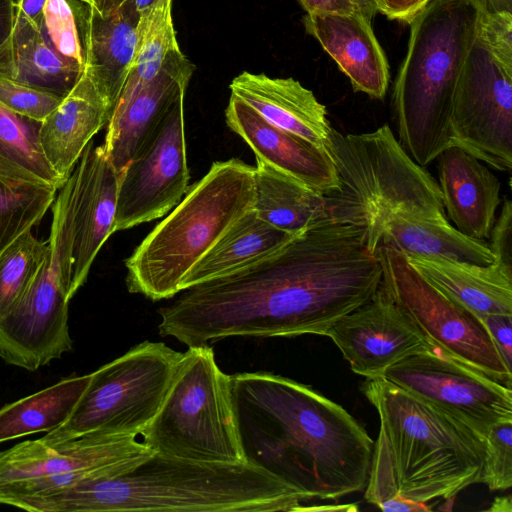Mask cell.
Wrapping results in <instances>:
<instances>
[{
    "label": "cell",
    "mask_w": 512,
    "mask_h": 512,
    "mask_svg": "<svg viewBox=\"0 0 512 512\" xmlns=\"http://www.w3.org/2000/svg\"><path fill=\"white\" fill-rule=\"evenodd\" d=\"M431 0H376L378 13L409 24Z\"/></svg>",
    "instance_id": "obj_39"
},
{
    "label": "cell",
    "mask_w": 512,
    "mask_h": 512,
    "mask_svg": "<svg viewBox=\"0 0 512 512\" xmlns=\"http://www.w3.org/2000/svg\"><path fill=\"white\" fill-rule=\"evenodd\" d=\"M57 191L53 187L0 179V254L42 220Z\"/></svg>",
    "instance_id": "obj_32"
},
{
    "label": "cell",
    "mask_w": 512,
    "mask_h": 512,
    "mask_svg": "<svg viewBox=\"0 0 512 512\" xmlns=\"http://www.w3.org/2000/svg\"><path fill=\"white\" fill-rule=\"evenodd\" d=\"M304 496L245 462L192 460L154 452L118 476H86L57 490L21 499L32 512L297 511Z\"/></svg>",
    "instance_id": "obj_3"
},
{
    "label": "cell",
    "mask_w": 512,
    "mask_h": 512,
    "mask_svg": "<svg viewBox=\"0 0 512 512\" xmlns=\"http://www.w3.org/2000/svg\"><path fill=\"white\" fill-rule=\"evenodd\" d=\"M183 352L144 341L91 373L66 422L38 440L55 445L92 432L141 435L159 411Z\"/></svg>",
    "instance_id": "obj_10"
},
{
    "label": "cell",
    "mask_w": 512,
    "mask_h": 512,
    "mask_svg": "<svg viewBox=\"0 0 512 512\" xmlns=\"http://www.w3.org/2000/svg\"><path fill=\"white\" fill-rule=\"evenodd\" d=\"M382 378L450 414L483 438L492 425L512 421L511 387L436 349L403 359Z\"/></svg>",
    "instance_id": "obj_14"
},
{
    "label": "cell",
    "mask_w": 512,
    "mask_h": 512,
    "mask_svg": "<svg viewBox=\"0 0 512 512\" xmlns=\"http://www.w3.org/2000/svg\"><path fill=\"white\" fill-rule=\"evenodd\" d=\"M62 99L0 74V104L16 114L42 122Z\"/></svg>",
    "instance_id": "obj_36"
},
{
    "label": "cell",
    "mask_w": 512,
    "mask_h": 512,
    "mask_svg": "<svg viewBox=\"0 0 512 512\" xmlns=\"http://www.w3.org/2000/svg\"><path fill=\"white\" fill-rule=\"evenodd\" d=\"M489 238L494 257L512 265V202L509 199L504 201Z\"/></svg>",
    "instance_id": "obj_37"
},
{
    "label": "cell",
    "mask_w": 512,
    "mask_h": 512,
    "mask_svg": "<svg viewBox=\"0 0 512 512\" xmlns=\"http://www.w3.org/2000/svg\"><path fill=\"white\" fill-rule=\"evenodd\" d=\"M154 452L208 461L245 462L233 410L230 375L208 345L183 352L156 416L141 434Z\"/></svg>",
    "instance_id": "obj_8"
},
{
    "label": "cell",
    "mask_w": 512,
    "mask_h": 512,
    "mask_svg": "<svg viewBox=\"0 0 512 512\" xmlns=\"http://www.w3.org/2000/svg\"><path fill=\"white\" fill-rule=\"evenodd\" d=\"M253 210L268 224L299 235L328 218L324 195L256 158Z\"/></svg>",
    "instance_id": "obj_28"
},
{
    "label": "cell",
    "mask_w": 512,
    "mask_h": 512,
    "mask_svg": "<svg viewBox=\"0 0 512 512\" xmlns=\"http://www.w3.org/2000/svg\"><path fill=\"white\" fill-rule=\"evenodd\" d=\"M436 159L437 183L448 218L470 238H489L501 202L498 178L457 146L445 149Z\"/></svg>",
    "instance_id": "obj_22"
},
{
    "label": "cell",
    "mask_w": 512,
    "mask_h": 512,
    "mask_svg": "<svg viewBox=\"0 0 512 512\" xmlns=\"http://www.w3.org/2000/svg\"><path fill=\"white\" fill-rule=\"evenodd\" d=\"M154 451L135 435L92 432L55 445L37 440L0 451V504L60 489L90 476H118Z\"/></svg>",
    "instance_id": "obj_12"
},
{
    "label": "cell",
    "mask_w": 512,
    "mask_h": 512,
    "mask_svg": "<svg viewBox=\"0 0 512 512\" xmlns=\"http://www.w3.org/2000/svg\"><path fill=\"white\" fill-rule=\"evenodd\" d=\"M127 0H95L93 7L101 15H109L116 11Z\"/></svg>",
    "instance_id": "obj_43"
},
{
    "label": "cell",
    "mask_w": 512,
    "mask_h": 512,
    "mask_svg": "<svg viewBox=\"0 0 512 512\" xmlns=\"http://www.w3.org/2000/svg\"><path fill=\"white\" fill-rule=\"evenodd\" d=\"M452 145L501 172L512 169V13L486 10L457 82Z\"/></svg>",
    "instance_id": "obj_9"
},
{
    "label": "cell",
    "mask_w": 512,
    "mask_h": 512,
    "mask_svg": "<svg viewBox=\"0 0 512 512\" xmlns=\"http://www.w3.org/2000/svg\"><path fill=\"white\" fill-rule=\"evenodd\" d=\"M156 1L157 0H133V4L138 14H141L150 8Z\"/></svg>",
    "instance_id": "obj_47"
},
{
    "label": "cell",
    "mask_w": 512,
    "mask_h": 512,
    "mask_svg": "<svg viewBox=\"0 0 512 512\" xmlns=\"http://www.w3.org/2000/svg\"><path fill=\"white\" fill-rule=\"evenodd\" d=\"M361 14L372 21L373 17L378 13L376 0H354Z\"/></svg>",
    "instance_id": "obj_44"
},
{
    "label": "cell",
    "mask_w": 512,
    "mask_h": 512,
    "mask_svg": "<svg viewBox=\"0 0 512 512\" xmlns=\"http://www.w3.org/2000/svg\"><path fill=\"white\" fill-rule=\"evenodd\" d=\"M503 504L511 505V497H500L495 498L494 502L492 503V506L489 508L490 511H504V512H510L511 510L507 508L506 506H503Z\"/></svg>",
    "instance_id": "obj_46"
},
{
    "label": "cell",
    "mask_w": 512,
    "mask_h": 512,
    "mask_svg": "<svg viewBox=\"0 0 512 512\" xmlns=\"http://www.w3.org/2000/svg\"><path fill=\"white\" fill-rule=\"evenodd\" d=\"M361 391L380 420L372 459L389 470L404 498L424 504L452 502L465 488L480 483L482 436L383 378H366Z\"/></svg>",
    "instance_id": "obj_4"
},
{
    "label": "cell",
    "mask_w": 512,
    "mask_h": 512,
    "mask_svg": "<svg viewBox=\"0 0 512 512\" xmlns=\"http://www.w3.org/2000/svg\"><path fill=\"white\" fill-rule=\"evenodd\" d=\"M70 3L78 26L84 69L113 112L134 59L139 14L133 0L105 16L80 0Z\"/></svg>",
    "instance_id": "obj_18"
},
{
    "label": "cell",
    "mask_w": 512,
    "mask_h": 512,
    "mask_svg": "<svg viewBox=\"0 0 512 512\" xmlns=\"http://www.w3.org/2000/svg\"><path fill=\"white\" fill-rule=\"evenodd\" d=\"M48 253V241L37 239L30 230L0 254V323L23 298Z\"/></svg>",
    "instance_id": "obj_33"
},
{
    "label": "cell",
    "mask_w": 512,
    "mask_h": 512,
    "mask_svg": "<svg viewBox=\"0 0 512 512\" xmlns=\"http://www.w3.org/2000/svg\"><path fill=\"white\" fill-rule=\"evenodd\" d=\"M195 69L181 50L171 53L152 80L128 101L115 106L102 145L118 173L134 158L174 101L185 94Z\"/></svg>",
    "instance_id": "obj_17"
},
{
    "label": "cell",
    "mask_w": 512,
    "mask_h": 512,
    "mask_svg": "<svg viewBox=\"0 0 512 512\" xmlns=\"http://www.w3.org/2000/svg\"><path fill=\"white\" fill-rule=\"evenodd\" d=\"M381 282L364 229L326 218L263 261L180 292L158 310V329L188 347L234 336H324Z\"/></svg>",
    "instance_id": "obj_1"
},
{
    "label": "cell",
    "mask_w": 512,
    "mask_h": 512,
    "mask_svg": "<svg viewBox=\"0 0 512 512\" xmlns=\"http://www.w3.org/2000/svg\"><path fill=\"white\" fill-rule=\"evenodd\" d=\"M297 236L268 224L252 209L191 269L181 283V292L255 265Z\"/></svg>",
    "instance_id": "obj_26"
},
{
    "label": "cell",
    "mask_w": 512,
    "mask_h": 512,
    "mask_svg": "<svg viewBox=\"0 0 512 512\" xmlns=\"http://www.w3.org/2000/svg\"><path fill=\"white\" fill-rule=\"evenodd\" d=\"M244 459L301 493L336 500L366 487L374 441L341 405L268 372L230 375Z\"/></svg>",
    "instance_id": "obj_2"
},
{
    "label": "cell",
    "mask_w": 512,
    "mask_h": 512,
    "mask_svg": "<svg viewBox=\"0 0 512 512\" xmlns=\"http://www.w3.org/2000/svg\"><path fill=\"white\" fill-rule=\"evenodd\" d=\"M486 325L503 361L512 364V315L490 314L480 318Z\"/></svg>",
    "instance_id": "obj_38"
},
{
    "label": "cell",
    "mask_w": 512,
    "mask_h": 512,
    "mask_svg": "<svg viewBox=\"0 0 512 512\" xmlns=\"http://www.w3.org/2000/svg\"><path fill=\"white\" fill-rule=\"evenodd\" d=\"M91 374L70 376L0 409V443L49 432L67 421Z\"/></svg>",
    "instance_id": "obj_29"
},
{
    "label": "cell",
    "mask_w": 512,
    "mask_h": 512,
    "mask_svg": "<svg viewBox=\"0 0 512 512\" xmlns=\"http://www.w3.org/2000/svg\"><path fill=\"white\" fill-rule=\"evenodd\" d=\"M405 257L430 283L479 318L490 314L512 315L511 264L497 258L489 265H478L441 258Z\"/></svg>",
    "instance_id": "obj_25"
},
{
    "label": "cell",
    "mask_w": 512,
    "mask_h": 512,
    "mask_svg": "<svg viewBox=\"0 0 512 512\" xmlns=\"http://www.w3.org/2000/svg\"><path fill=\"white\" fill-rule=\"evenodd\" d=\"M484 2L488 11L512 13V0H484Z\"/></svg>",
    "instance_id": "obj_45"
},
{
    "label": "cell",
    "mask_w": 512,
    "mask_h": 512,
    "mask_svg": "<svg viewBox=\"0 0 512 512\" xmlns=\"http://www.w3.org/2000/svg\"><path fill=\"white\" fill-rule=\"evenodd\" d=\"M303 25L348 77L352 88L374 99L387 93V57L371 21L361 13H306Z\"/></svg>",
    "instance_id": "obj_20"
},
{
    "label": "cell",
    "mask_w": 512,
    "mask_h": 512,
    "mask_svg": "<svg viewBox=\"0 0 512 512\" xmlns=\"http://www.w3.org/2000/svg\"><path fill=\"white\" fill-rule=\"evenodd\" d=\"M480 483L491 491L511 488L512 421L494 424L486 432Z\"/></svg>",
    "instance_id": "obj_34"
},
{
    "label": "cell",
    "mask_w": 512,
    "mask_h": 512,
    "mask_svg": "<svg viewBox=\"0 0 512 512\" xmlns=\"http://www.w3.org/2000/svg\"><path fill=\"white\" fill-rule=\"evenodd\" d=\"M16 9L37 24L43 23V10L46 0H16Z\"/></svg>",
    "instance_id": "obj_42"
},
{
    "label": "cell",
    "mask_w": 512,
    "mask_h": 512,
    "mask_svg": "<svg viewBox=\"0 0 512 512\" xmlns=\"http://www.w3.org/2000/svg\"><path fill=\"white\" fill-rule=\"evenodd\" d=\"M380 245L408 257L441 258L478 265H489L495 259L486 242L464 235L448 219L390 215L383 225Z\"/></svg>",
    "instance_id": "obj_27"
},
{
    "label": "cell",
    "mask_w": 512,
    "mask_h": 512,
    "mask_svg": "<svg viewBox=\"0 0 512 512\" xmlns=\"http://www.w3.org/2000/svg\"><path fill=\"white\" fill-rule=\"evenodd\" d=\"M324 336L335 343L354 373L368 379L382 378L392 365L434 349L381 285L368 301L333 323Z\"/></svg>",
    "instance_id": "obj_15"
},
{
    "label": "cell",
    "mask_w": 512,
    "mask_h": 512,
    "mask_svg": "<svg viewBox=\"0 0 512 512\" xmlns=\"http://www.w3.org/2000/svg\"><path fill=\"white\" fill-rule=\"evenodd\" d=\"M327 151L338 182L323 194L327 216L364 229L373 253L390 215L447 219L437 181L408 154L388 125L361 134L332 128Z\"/></svg>",
    "instance_id": "obj_7"
},
{
    "label": "cell",
    "mask_w": 512,
    "mask_h": 512,
    "mask_svg": "<svg viewBox=\"0 0 512 512\" xmlns=\"http://www.w3.org/2000/svg\"><path fill=\"white\" fill-rule=\"evenodd\" d=\"M43 21L55 48L84 66L78 26L70 0H46Z\"/></svg>",
    "instance_id": "obj_35"
},
{
    "label": "cell",
    "mask_w": 512,
    "mask_h": 512,
    "mask_svg": "<svg viewBox=\"0 0 512 512\" xmlns=\"http://www.w3.org/2000/svg\"><path fill=\"white\" fill-rule=\"evenodd\" d=\"M112 111L88 72H83L60 104L41 122L39 141L53 170L66 180L81 154Z\"/></svg>",
    "instance_id": "obj_23"
},
{
    "label": "cell",
    "mask_w": 512,
    "mask_h": 512,
    "mask_svg": "<svg viewBox=\"0 0 512 512\" xmlns=\"http://www.w3.org/2000/svg\"><path fill=\"white\" fill-rule=\"evenodd\" d=\"M225 120L256 158L322 194L337 187L335 166L327 150L271 125L235 95L230 96Z\"/></svg>",
    "instance_id": "obj_19"
},
{
    "label": "cell",
    "mask_w": 512,
    "mask_h": 512,
    "mask_svg": "<svg viewBox=\"0 0 512 512\" xmlns=\"http://www.w3.org/2000/svg\"><path fill=\"white\" fill-rule=\"evenodd\" d=\"M254 175L240 159L214 162L125 260L129 292L153 301L180 293L191 269L253 209Z\"/></svg>",
    "instance_id": "obj_6"
},
{
    "label": "cell",
    "mask_w": 512,
    "mask_h": 512,
    "mask_svg": "<svg viewBox=\"0 0 512 512\" xmlns=\"http://www.w3.org/2000/svg\"><path fill=\"white\" fill-rule=\"evenodd\" d=\"M83 69V65L55 48L44 22L37 24L16 9L12 34L0 48L1 75L64 97Z\"/></svg>",
    "instance_id": "obj_24"
},
{
    "label": "cell",
    "mask_w": 512,
    "mask_h": 512,
    "mask_svg": "<svg viewBox=\"0 0 512 512\" xmlns=\"http://www.w3.org/2000/svg\"><path fill=\"white\" fill-rule=\"evenodd\" d=\"M80 1H82V2H84V3H86V4H88V5L93 6V5H94V1H95V0H80Z\"/></svg>",
    "instance_id": "obj_48"
},
{
    "label": "cell",
    "mask_w": 512,
    "mask_h": 512,
    "mask_svg": "<svg viewBox=\"0 0 512 512\" xmlns=\"http://www.w3.org/2000/svg\"><path fill=\"white\" fill-rule=\"evenodd\" d=\"M41 122L0 104V179L60 189L64 182L47 161L39 141Z\"/></svg>",
    "instance_id": "obj_30"
},
{
    "label": "cell",
    "mask_w": 512,
    "mask_h": 512,
    "mask_svg": "<svg viewBox=\"0 0 512 512\" xmlns=\"http://www.w3.org/2000/svg\"><path fill=\"white\" fill-rule=\"evenodd\" d=\"M16 0H0V48L10 38L16 17Z\"/></svg>",
    "instance_id": "obj_41"
},
{
    "label": "cell",
    "mask_w": 512,
    "mask_h": 512,
    "mask_svg": "<svg viewBox=\"0 0 512 512\" xmlns=\"http://www.w3.org/2000/svg\"><path fill=\"white\" fill-rule=\"evenodd\" d=\"M487 10L484 0H431L409 23L394 83L398 141L422 167L453 146L450 117L459 75Z\"/></svg>",
    "instance_id": "obj_5"
},
{
    "label": "cell",
    "mask_w": 512,
    "mask_h": 512,
    "mask_svg": "<svg viewBox=\"0 0 512 512\" xmlns=\"http://www.w3.org/2000/svg\"><path fill=\"white\" fill-rule=\"evenodd\" d=\"M230 90L271 125L327 150L332 127L326 107L299 81L243 71Z\"/></svg>",
    "instance_id": "obj_21"
},
{
    "label": "cell",
    "mask_w": 512,
    "mask_h": 512,
    "mask_svg": "<svg viewBox=\"0 0 512 512\" xmlns=\"http://www.w3.org/2000/svg\"><path fill=\"white\" fill-rule=\"evenodd\" d=\"M172 3L173 0H157L139 14L135 55L117 104L128 101L159 73L168 55L181 50L173 25Z\"/></svg>",
    "instance_id": "obj_31"
},
{
    "label": "cell",
    "mask_w": 512,
    "mask_h": 512,
    "mask_svg": "<svg viewBox=\"0 0 512 512\" xmlns=\"http://www.w3.org/2000/svg\"><path fill=\"white\" fill-rule=\"evenodd\" d=\"M376 253L382 288L434 349L511 387V369L476 314L430 283L402 253L383 245Z\"/></svg>",
    "instance_id": "obj_11"
},
{
    "label": "cell",
    "mask_w": 512,
    "mask_h": 512,
    "mask_svg": "<svg viewBox=\"0 0 512 512\" xmlns=\"http://www.w3.org/2000/svg\"><path fill=\"white\" fill-rule=\"evenodd\" d=\"M184 95L167 110L134 158L119 173L114 232L158 219L188 190Z\"/></svg>",
    "instance_id": "obj_13"
},
{
    "label": "cell",
    "mask_w": 512,
    "mask_h": 512,
    "mask_svg": "<svg viewBox=\"0 0 512 512\" xmlns=\"http://www.w3.org/2000/svg\"><path fill=\"white\" fill-rule=\"evenodd\" d=\"M118 177L103 145L95 146L92 140L68 177L71 237L63 285L71 297L85 283L98 252L114 233Z\"/></svg>",
    "instance_id": "obj_16"
},
{
    "label": "cell",
    "mask_w": 512,
    "mask_h": 512,
    "mask_svg": "<svg viewBox=\"0 0 512 512\" xmlns=\"http://www.w3.org/2000/svg\"><path fill=\"white\" fill-rule=\"evenodd\" d=\"M306 13H361L354 0H298Z\"/></svg>",
    "instance_id": "obj_40"
}]
</instances>
